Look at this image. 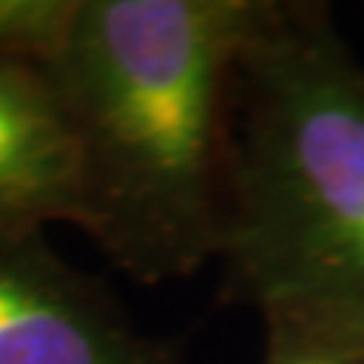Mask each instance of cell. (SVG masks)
I'll use <instances>...</instances> for the list:
<instances>
[{"label": "cell", "instance_id": "4", "mask_svg": "<svg viewBox=\"0 0 364 364\" xmlns=\"http://www.w3.org/2000/svg\"><path fill=\"white\" fill-rule=\"evenodd\" d=\"M82 222L73 128L49 67L0 55V231Z\"/></svg>", "mask_w": 364, "mask_h": 364}, {"label": "cell", "instance_id": "2", "mask_svg": "<svg viewBox=\"0 0 364 364\" xmlns=\"http://www.w3.org/2000/svg\"><path fill=\"white\" fill-rule=\"evenodd\" d=\"M225 291L364 325V79L310 16L258 4L234 116Z\"/></svg>", "mask_w": 364, "mask_h": 364}, {"label": "cell", "instance_id": "5", "mask_svg": "<svg viewBox=\"0 0 364 364\" xmlns=\"http://www.w3.org/2000/svg\"><path fill=\"white\" fill-rule=\"evenodd\" d=\"M261 364H364V325L331 313L273 306L261 310Z\"/></svg>", "mask_w": 364, "mask_h": 364}, {"label": "cell", "instance_id": "3", "mask_svg": "<svg viewBox=\"0 0 364 364\" xmlns=\"http://www.w3.org/2000/svg\"><path fill=\"white\" fill-rule=\"evenodd\" d=\"M0 364H182V352L143 334L43 234L0 231Z\"/></svg>", "mask_w": 364, "mask_h": 364}, {"label": "cell", "instance_id": "1", "mask_svg": "<svg viewBox=\"0 0 364 364\" xmlns=\"http://www.w3.org/2000/svg\"><path fill=\"white\" fill-rule=\"evenodd\" d=\"M258 4L76 0L46 64L79 152V231L143 286L222 261Z\"/></svg>", "mask_w": 364, "mask_h": 364}]
</instances>
